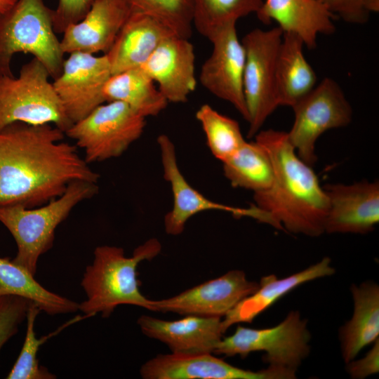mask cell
Here are the masks:
<instances>
[{"mask_svg":"<svg viewBox=\"0 0 379 379\" xmlns=\"http://www.w3.org/2000/svg\"><path fill=\"white\" fill-rule=\"evenodd\" d=\"M255 14L262 22L275 21L283 33L298 35L310 49L317 47L319 34L335 30V17L317 0H263Z\"/></svg>","mask_w":379,"mask_h":379,"instance_id":"ffe728a7","label":"cell"},{"mask_svg":"<svg viewBox=\"0 0 379 379\" xmlns=\"http://www.w3.org/2000/svg\"><path fill=\"white\" fill-rule=\"evenodd\" d=\"M138 324L145 335L166 344L173 353L213 354L225 333L218 317L186 315L167 321L142 315Z\"/></svg>","mask_w":379,"mask_h":379,"instance_id":"d6986e66","label":"cell"},{"mask_svg":"<svg viewBox=\"0 0 379 379\" xmlns=\"http://www.w3.org/2000/svg\"><path fill=\"white\" fill-rule=\"evenodd\" d=\"M258 286L242 270H233L175 296L152 300L150 310L222 318Z\"/></svg>","mask_w":379,"mask_h":379,"instance_id":"4fadbf2b","label":"cell"},{"mask_svg":"<svg viewBox=\"0 0 379 379\" xmlns=\"http://www.w3.org/2000/svg\"><path fill=\"white\" fill-rule=\"evenodd\" d=\"M164 177L168 182L173 195V206L164 217L166 232L179 235L185 230L187 220L206 211H222L235 217H250L260 222H269L267 215L254 204L239 208L222 204L208 199L194 188L182 175L178 166L175 148L170 138L161 134L157 138Z\"/></svg>","mask_w":379,"mask_h":379,"instance_id":"7c38bea8","label":"cell"},{"mask_svg":"<svg viewBox=\"0 0 379 379\" xmlns=\"http://www.w3.org/2000/svg\"><path fill=\"white\" fill-rule=\"evenodd\" d=\"M331 262L329 258L325 257L307 269L283 279H278L274 274L262 277L258 289L241 300L224 317L222 320L224 331L235 324L251 323L258 315L297 286L333 274L335 269Z\"/></svg>","mask_w":379,"mask_h":379,"instance_id":"7402d4cb","label":"cell"},{"mask_svg":"<svg viewBox=\"0 0 379 379\" xmlns=\"http://www.w3.org/2000/svg\"><path fill=\"white\" fill-rule=\"evenodd\" d=\"M195 117L211 153L222 162L232 157L246 141L236 120L219 113L208 104L201 105Z\"/></svg>","mask_w":379,"mask_h":379,"instance_id":"f1b7e54d","label":"cell"},{"mask_svg":"<svg viewBox=\"0 0 379 379\" xmlns=\"http://www.w3.org/2000/svg\"><path fill=\"white\" fill-rule=\"evenodd\" d=\"M126 104L105 102L65 133L84 150L88 164L120 157L142 134L146 121Z\"/></svg>","mask_w":379,"mask_h":379,"instance_id":"52a82bcc","label":"cell"},{"mask_svg":"<svg viewBox=\"0 0 379 379\" xmlns=\"http://www.w3.org/2000/svg\"><path fill=\"white\" fill-rule=\"evenodd\" d=\"M103 95L105 102H124L145 118L157 116L168 103L141 67L112 74L104 87Z\"/></svg>","mask_w":379,"mask_h":379,"instance_id":"d4e9b609","label":"cell"},{"mask_svg":"<svg viewBox=\"0 0 379 379\" xmlns=\"http://www.w3.org/2000/svg\"><path fill=\"white\" fill-rule=\"evenodd\" d=\"M335 16L345 22L363 24L367 21L369 13L366 8L365 0H317Z\"/></svg>","mask_w":379,"mask_h":379,"instance_id":"836d02e7","label":"cell"},{"mask_svg":"<svg viewBox=\"0 0 379 379\" xmlns=\"http://www.w3.org/2000/svg\"><path fill=\"white\" fill-rule=\"evenodd\" d=\"M161 250V243L154 238L138 246L131 257H126L120 247H96L93 261L86 267L81 280L86 300L79 303V310L87 317L100 313L105 318L120 305L150 310L152 300L141 293L136 270L140 262L153 259Z\"/></svg>","mask_w":379,"mask_h":379,"instance_id":"3957f363","label":"cell"},{"mask_svg":"<svg viewBox=\"0 0 379 379\" xmlns=\"http://www.w3.org/2000/svg\"><path fill=\"white\" fill-rule=\"evenodd\" d=\"M294 122L287 132L298 156L313 166L317 161L315 145L326 131L347 126L352 119V108L339 84L325 77L292 107Z\"/></svg>","mask_w":379,"mask_h":379,"instance_id":"30bf717a","label":"cell"},{"mask_svg":"<svg viewBox=\"0 0 379 379\" xmlns=\"http://www.w3.org/2000/svg\"><path fill=\"white\" fill-rule=\"evenodd\" d=\"M302 40L293 33H283L275 70L278 106L292 107L316 86L317 75L303 53Z\"/></svg>","mask_w":379,"mask_h":379,"instance_id":"603a6c76","label":"cell"},{"mask_svg":"<svg viewBox=\"0 0 379 379\" xmlns=\"http://www.w3.org/2000/svg\"><path fill=\"white\" fill-rule=\"evenodd\" d=\"M40 312L39 307L35 303H32L26 317L27 331L25 341L20 354L7 376L8 379L56 378L55 375L49 372L46 367L39 364L36 356L42 344L50 337L55 335L59 330L65 327V325L48 335L38 338L34 331V324Z\"/></svg>","mask_w":379,"mask_h":379,"instance_id":"4dcf8cb0","label":"cell"},{"mask_svg":"<svg viewBox=\"0 0 379 379\" xmlns=\"http://www.w3.org/2000/svg\"><path fill=\"white\" fill-rule=\"evenodd\" d=\"M131 13L148 15L168 27L175 34L188 39L192 34L190 0H123Z\"/></svg>","mask_w":379,"mask_h":379,"instance_id":"f546056e","label":"cell"},{"mask_svg":"<svg viewBox=\"0 0 379 379\" xmlns=\"http://www.w3.org/2000/svg\"><path fill=\"white\" fill-rule=\"evenodd\" d=\"M145 379H291L295 372L269 366L258 371L245 370L215 357L212 353L159 354L140 368Z\"/></svg>","mask_w":379,"mask_h":379,"instance_id":"5bb4252c","label":"cell"},{"mask_svg":"<svg viewBox=\"0 0 379 379\" xmlns=\"http://www.w3.org/2000/svg\"><path fill=\"white\" fill-rule=\"evenodd\" d=\"M210 41L213 50L201 66L199 81L211 93L232 104L247 121L243 88L245 51L236 23L221 29Z\"/></svg>","mask_w":379,"mask_h":379,"instance_id":"9a60e30c","label":"cell"},{"mask_svg":"<svg viewBox=\"0 0 379 379\" xmlns=\"http://www.w3.org/2000/svg\"><path fill=\"white\" fill-rule=\"evenodd\" d=\"M98 189L96 182L76 180L60 197L41 206L0 207V222L12 234L18 247L13 262L35 275L39 258L53 246L57 227L78 204L92 198Z\"/></svg>","mask_w":379,"mask_h":379,"instance_id":"277c9868","label":"cell"},{"mask_svg":"<svg viewBox=\"0 0 379 379\" xmlns=\"http://www.w3.org/2000/svg\"><path fill=\"white\" fill-rule=\"evenodd\" d=\"M111 75L105 54L73 52L64 60L60 74L52 83L73 124L105 102L103 90Z\"/></svg>","mask_w":379,"mask_h":379,"instance_id":"8fae6325","label":"cell"},{"mask_svg":"<svg viewBox=\"0 0 379 379\" xmlns=\"http://www.w3.org/2000/svg\"><path fill=\"white\" fill-rule=\"evenodd\" d=\"M95 0H58L53 11V23L55 33L62 34L69 25L81 20Z\"/></svg>","mask_w":379,"mask_h":379,"instance_id":"d6a6232c","label":"cell"},{"mask_svg":"<svg viewBox=\"0 0 379 379\" xmlns=\"http://www.w3.org/2000/svg\"><path fill=\"white\" fill-rule=\"evenodd\" d=\"M225 178L234 187L253 193L269 188L274 180V169L266 149L256 141H246L229 159L222 162Z\"/></svg>","mask_w":379,"mask_h":379,"instance_id":"4316f807","label":"cell"},{"mask_svg":"<svg viewBox=\"0 0 379 379\" xmlns=\"http://www.w3.org/2000/svg\"><path fill=\"white\" fill-rule=\"evenodd\" d=\"M46 67L33 58L18 77L0 75V129L15 122L51 124L64 133L73 124Z\"/></svg>","mask_w":379,"mask_h":379,"instance_id":"8992f818","label":"cell"},{"mask_svg":"<svg viewBox=\"0 0 379 379\" xmlns=\"http://www.w3.org/2000/svg\"><path fill=\"white\" fill-rule=\"evenodd\" d=\"M366 356L357 361L352 360L347 364V371L352 378L362 379L379 371V340L376 339Z\"/></svg>","mask_w":379,"mask_h":379,"instance_id":"e575fe53","label":"cell"},{"mask_svg":"<svg viewBox=\"0 0 379 379\" xmlns=\"http://www.w3.org/2000/svg\"><path fill=\"white\" fill-rule=\"evenodd\" d=\"M354 312L340 329L342 356L346 364L366 346L378 338L379 287L374 282L352 285Z\"/></svg>","mask_w":379,"mask_h":379,"instance_id":"cb8c5ba5","label":"cell"},{"mask_svg":"<svg viewBox=\"0 0 379 379\" xmlns=\"http://www.w3.org/2000/svg\"><path fill=\"white\" fill-rule=\"evenodd\" d=\"M18 0H0V15L8 11Z\"/></svg>","mask_w":379,"mask_h":379,"instance_id":"d590c367","label":"cell"},{"mask_svg":"<svg viewBox=\"0 0 379 379\" xmlns=\"http://www.w3.org/2000/svg\"><path fill=\"white\" fill-rule=\"evenodd\" d=\"M307 323L298 311H291L272 328L255 329L239 325L232 335L221 339L213 353L246 357L251 352L263 351L262 359L270 366L296 372L310 353Z\"/></svg>","mask_w":379,"mask_h":379,"instance_id":"ba28073f","label":"cell"},{"mask_svg":"<svg viewBox=\"0 0 379 379\" xmlns=\"http://www.w3.org/2000/svg\"><path fill=\"white\" fill-rule=\"evenodd\" d=\"M192 24L197 32L211 39L221 29L251 13H256L263 0H190Z\"/></svg>","mask_w":379,"mask_h":379,"instance_id":"83f0119b","label":"cell"},{"mask_svg":"<svg viewBox=\"0 0 379 379\" xmlns=\"http://www.w3.org/2000/svg\"><path fill=\"white\" fill-rule=\"evenodd\" d=\"M172 34H175L158 20L146 14L131 13L105 54L112 74L140 67L160 43Z\"/></svg>","mask_w":379,"mask_h":379,"instance_id":"44dd1931","label":"cell"},{"mask_svg":"<svg viewBox=\"0 0 379 379\" xmlns=\"http://www.w3.org/2000/svg\"><path fill=\"white\" fill-rule=\"evenodd\" d=\"M34 277L13 260L0 258V296L15 295L27 298L49 315L79 310L78 302L47 290Z\"/></svg>","mask_w":379,"mask_h":379,"instance_id":"484cf974","label":"cell"},{"mask_svg":"<svg viewBox=\"0 0 379 379\" xmlns=\"http://www.w3.org/2000/svg\"><path fill=\"white\" fill-rule=\"evenodd\" d=\"M254 137L271 159L274 180L267 190L253 193V204L277 229L309 237L321 235L328 202L312 166L298 156L287 132L267 129Z\"/></svg>","mask_w":379,"mask_h":379,"instance_id":"7a4b0ae2","label":"cell"},{"mask_svg":"<svg viewBox=\"0 0 379 379\" xmlns=\"http://www.w3.org/2000/svg\"><path fill=\"white\" fill-rule=\"evenodd\" d=\"M130 14L123 0H95L81 20L65 29L63 53H107Z\"/></svg>","mask_w":379,"mask_h":379,"instance_id":"ac0fdd59","label":"cell"},{"mask_svg":"<svg viewBox=\"0 0 379 379\" xmlns=\"http://www.w3.org/2000/svg\"><path fill=\"white\" fill-rule=\"evenodd\" d=\"M140 67L168 102H185L196 89L195 53L188 39L165 38Z\"/></svg>","mask_w":379,"mask_h":379,"instance_id":"e0dca14e","label":"cell"},{"mask_svg":"<svg viewBox=\"0 0 379 379\" xmlns=\"http://www.w3.org/2000/svg\"><path fill=\"white\" fill-rule=\"evenodd\" d=\"M53 11L44 0H18L0 15V75L13 76L12 59L23 53L39 60L53 79L59 76L65 53L54 31Z\"/></svg>","mask_w":379,"mask_h":379,"instance_id":"5b68a950","label":"cell"},{"mask_svg":"<svg viewBox=\"0 0 379 379\" xmlns=\"http://www.w3.org/2000/svg\"><path fill=\"white\" fill-rule=\"evenodd\" d=\"M324 189L328 202L324 232L366 234L378 223V180L328 184Z\"/></svg>","mask_w":379,"mask_h":379,"instance_id":"2e32d148","label":"cell"},{"mask_svg":"<svg viewBox=\"0 0 379 379\" xmlns=\"http://www.w3.org/2000/svg\"><path fill=\"white\" fill-rule=\"evenodd\" d=\"M32 303L31 300L19 295L0 296V350L17 333Z\"/></svg>","mask_w":379,"mask_h":379,"instance_id":"1f68e13d","label":"cell"},{"mask_svg":"<svg viewBox=\"0 0 379 379\" xmlns=\"http://www.w3.org/2000/svg\"><path fill=\"white\" fill-rule=\"evenodd\" d=\"M283 32L278 27L248 32L242 39L245 51L243 88L248 112V138L254 137L279 107L275 70Z\"/></svg>","mask_w":379,"mask_h":379,"instance_id":"9c48e42d","label":"cell"},{"mask_svg":"<svg viewBox=\"0 0 379 379\" xmlns=\"http://www.w3.org/2000/svg\"><path fill=\"white\" fill-rule=\"evenodd\" d=\"M51 124L15 122L0 129V207L34 208L54 199L76 180L98 183L99 174L76 145Z\"/></svg>","mask_w":379,"mask_h":379,"instance_id":"6da1fadb","label":"cell"}]
</instances>
